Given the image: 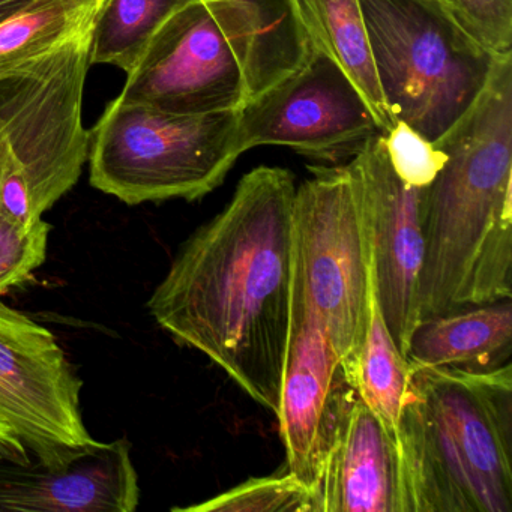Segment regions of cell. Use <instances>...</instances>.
Instances as JSON below:
<instances>
[{"label": "cell", "mask_w": 512, "mask_h": 512, "mask_svg": "<svg viewBox=\"0 0 512 512\" xmlns=\"http://www.w3.org/2000/svg\"><path fill=\"white\" fill-rule=\"evenodd\" d=\"M295 178L260 166L179 248L148 301L155 322L278 416L289 346Z\"/></svg>", "instance_id": "1"}, {"label": "cell", "mask_w": 512, "mask_h": 512, "mask_svg": "<svg viewBox=\"0 0 512 512\" xmlns=\"http://www.w3.org/2000/svg\"><path fill=\"white\" fill-rule=\"evenodd\" d=\"M434 145L446 161L421 193L419 320L512 298V55Z\"/></svg>", "instance_id": "2"}, {"label": "cell", "mask_w": 512, "mask_h": 512, "mask_svg": "<svg viewBox=\"0 0 512 512\" xmlns=\"http://www.w3.org/2000/svg\"><path fill=\"white\" fill-rule=\"evenodd\" d=\"M410 512H512V364L410 367L398 422Z\"/></svg>", "instance_id": "3"}, {"label": "cell", "mask_w": 512, "mask_h": 512, "mask_svg": "<svg viewBox=\"0 0 512 512\" xmlns=\"http://www.w3.org/2000/svg\"><path fill=\"white\" fill-rule=\"evenodd\" d=\"M359 7L392 122L437 142L469 112L502 56L436 0H359Z\"/></svg>", "instance_id": "4"}, {"label": "cell", "mask_w": 512, "mask_h": 512, "mask_svg": "<svg viewBox=\"0 0 512 512\" xmlns=\"http://www.w3.org/2000/svg\"><path fill=\"white\" fill-rule=\"evenodd\" d=\"M238 110L175 115L113 101L92 128L91 184L127 205L202 199L241 157Z\"/></svg>", "instance_id": "5"}, {"label": "cell", "mask_w": 512, "mask_h": 512, "mask_svg": "<svg viewBox=\"0 0 512 512\" xmlns=\"http://www.w3.org/2000/svg\"><path fill=\"white\" fill-rule=\"evenodd\" d=\"M310 172L293 203L292 292L325 329L350 377L370 310L367 227L347 164Z\"/></svg>", "instance_id": "6"}, {"label": "cell", "mask_w": 512, "mask_h": 512, "mask_svg": "<svg viewBox=\"0 0 512 512\" xmlns=\"http://www.w3.org/2000/svg\"><path fill=\"white\" fill-rule=\"evenodd\" d=\"M92 26L0 73V133L23 167L37 218L79 182L89 157L82 104Z\"/></svg>", "instance_id": "7"}, {"label": "cell", "mask_w": 512, "mask_h": 512, "mask_svg": "<svg viewBox=\"0 0 512 512\" xmlns=\"http://www.w3.org/2000/svg\"><path fill=\"white\" fill-rule=\"evenodd\" d=\"M382 127L358 86L322 50L311 46L298 70L238 110L241 154L284 146L314 160L353 158Z\"/></svg>", "instance_id": "8"}, {"label": "cell", "mask_w": 512, "mask_h": 512, "mask_svg": "<svg viewBox=\"0 0 512 512\" xmlns=\"http://www.w3.org/2000/svg\"><path fill=\"white\" fill-rule=\"evenodd\" d=\"M116 103L175 115L235 112L248 101L244 64L211 0H191L155 34Z\"/></svg>", "instance_id": "9"}, {"label": "cell", "mask_w": 512, "mask_h": 512, "mask_svg": "<svg viewBox=\"0 0 512 512\" xmlns=\"http://www.w3.org/2000/svg\"><path fill=\"white\" fill-rule=\"evenodd\" d=\"M82 386L55 335L0 301V418L38 463L97 442L80 412Z\"/></svg>", "instance_id": "10"}, {"label": "cell", "mask_w": 512, "mask_h": 512, "mask_svg": "<svg viewBox=\"0 0 512 512\" xmlns=\"http://www.w3.org/2000/svg\"><path fill=\"white\" fill-rule=\"evenodd\" d=\"M373 259L374 292L386 326L404 356L419 322L422 188L395 173L383 136H374L347 163Z\"/></svg>", "instance_id": "11"}, {"label": "cell", "mask_w": 512, "mask_h": 512, "mask_svg": "<svg viewBox=\"0 0 512 512\" xmlns=\"http://www.w3.org/2000/svg\"><path fill=\"white\" fill-rule=\"evenodd\" d=\"M356 392L325 329L292 292L289 346L281 386V440L289 472L308 490L319 481Z\"/></svg>", "instance_id": "12"}, {"label": "cell", "mask_w": 512, "mask_h": 512, "mask_svg": "<svg viewBox=\"0 0 512 512\" xmlns=\"http://www.w3.org/2000/svg\"><path fill=\"white\" fill-rule=\"evenodd\" d=\"M125 439L73 449L50 464H2L0 511L133 512L140 488Z\"/></svg>", "instance_id": "13"}, {"label": "cell", "mask_w": 512, "mask_h": 512, "mask_svg": "<svg viewBox=\"0 0 512 512\" xmlns=\"http://www.w3.org/2000/svg\"><path fill=\"white\" fill-rule=\"evenodd\" d=\"M313 512H410L397 440L356 395L338 428Z\"/></svg>", "instance_id": "14"}, {"label": "cell", "mask_w": 512, "mask_h": 512, "mask_svg": "<svg viewBox=\"0 0 512 512\" xmlns=\"http://www.w3.org/2000/svg\"><path fill=\"white\" fill-rule=\"evenodd\" d=\"M511 299L419 320L410 335L409 367L488 373L511 362Z\"/></svg>", "instance_id": "15"}, {"label": "cell", "mask_w": 512, "mask_h": 512, "mask_svg": "<svg viewBox=\"0 0 512 512\" xmlns=\"http://www.w3.org/2000/svg\"><path fill=\"white\" fill-rule=\"evenodd\" d=\"M244 64L248 100L301 67L310 43L293 0H212Z\"/></svg>", "instance_id": "16"}, {"label": "cell", "mask_w": 512, "mask_h": 512, "mask_svg": "<svg viewBox=\"0 0 512 512\" xmlns=\"http://www.w3.org/2000/svg\"><path fill=\"white\" fill-rule=\"evenodd\" d=\"M308 43L334 59L373 109L383 133L392 122L380 92L359 0H293Z\"/></svg>", "instance_id": "17"}, {"label": "cell", "mask_w": 512, "mask_h": 512, "mask_svg": "<svg viewBox=\"0 0 512 512\" xmlns=\"http://www.w3.org/2000/svg\"><path fill=\"white\" fill-rule=\"evenodd\" d=\"M368 305L367 329L350 380L361 400L373 410L398 443V422L410 367L383 319L374 292L373 274Z\"/></svg>", "instance_id": "18"}, {"label": "cell", "mask_w": 512, "mask_h": 512, "mask_svg": "<svg viewBox=\"0 0 512 512\" xmlns=\"http://www.w3.org/2000/svg\"><path fill=\"white\" fill-rule=\"evenodd\" d=\"M191 0H106L92 26L89 64L130 73L164 23Z\"/></svg>", "instance_id": "19"}, {"label": "cell", "mask_w": 512, "mask_h": 512, "mask_svg": "<svg viewBox=\"0 0 512 512\" xmlns=\"http://www.w3.org/2000/svg\"><path fill=\"white\" fill-rule=\"evenodd\" d=\"M98 8L89 0H38L0 23V73L25 64L92 25Z\"/></svg>", "instance_id": "20"}, {"label": "cell", "mask_w": 512, "mask_h": 512, "mask_svg": "<svg viewBox=\"0 0 512 512\" xmlns=\"http://www.w3.org/2000/svg\"><path fill=\"white\" fill-rule=\"evenodd\" d=\"M179 512H313L311 491L287 472L280 476L251 478L212 499Z\"/></svg>", "instance_id": "21"}, {"label": "cell", "mask_w": 512, "mask_h": 512, "mask_svg": "<svg viewBox=\"0 0 512 512\" xmlns=\"http://www.w3.org/2000/svg\"><path fill=\"white\" fill-rule=\"evenodd\" d=\"M49 233L50 224L44 220L25 229L0 211V296L25 284L43 265Z\"/></svg>", "instance_id": "22"}, {"label": "cell", "mask_w": 512, "mask_h": 512, "mask_svg": "<svg viewBox=\"0 0 512 512\" xmlns=\"http://www.w3.org/2000/svg\"><path fill=\"white\" fill-rule=\"evenodd\" d=\"M496 56L512 55V0H436Z\"/></svg>", "instance_id": "23"}, {"label": "cell", "mask_w": 512, "mask_h": 512, "mask_svg": "<svg viewBox=\"0 0 512 512\" xmlns=\"http://www.w3.org/2000/svg\"><path fill=\"white\" fill-rule=\"evenodd\" d=\"M382 136L395 173L413 187H427L445 164V152L404 122H395Z\"/></svg>", "instance_id": "24"}, {"label": "cell", "mask_w": 512, "mask_h": 512, "mask_svg": "<svg viewBox=\"0 0 512 512\" xmlns=\"http://www.w3.org/2000/svg\"><path fill=\"white\" fill-rule=\"evenodd\" d=\"M0 211L25 229H34L43 220L35 217L28 179L11 152L0 178Z\"/></svg>", "instance_id": "25"}, {"label": "cell", "mask_w": 512, "mask_h": 512, "mask_svg": "<svg viewBox=\"0 0 512 512\" xmlns=\"http://www.w3.org/2000/svg\"><path fill=\"white\" fill-rule=\"evenodd\" d=\"M0 463L28 464L31 463L28 449L23 445L16 431L0 418Z\"/></svg>", "instance_id": "26"}, {"label": "cell", "mask_w": 512, "mask_h": 512, "mask_svg": "<svg viewBox=\"0 0 512 512\" xmlns=\"http://www.w3.org/2000/svg\"><path fill=\"white\" fill-rule=\"evenodd\" d=\"M8 154H10V148H8L7 140H5V137L0 133V178H2V173H4Z\"/></svg>", "instance_id": "27"}, {"label": "cell", "mask_w": 512, "mask_h": 512, "mask_svg": "<svg viewBox=\"0 0 512 512\" xmlns=\"http://www.w3.org/2000/svg\"><path fill=\"white\" fill-rule=\"evenodd\" d=\"M89 2L100 10L101 5H103L106 0H89Z\"/></svg>", "instance_id": "28"}]
</instances>
